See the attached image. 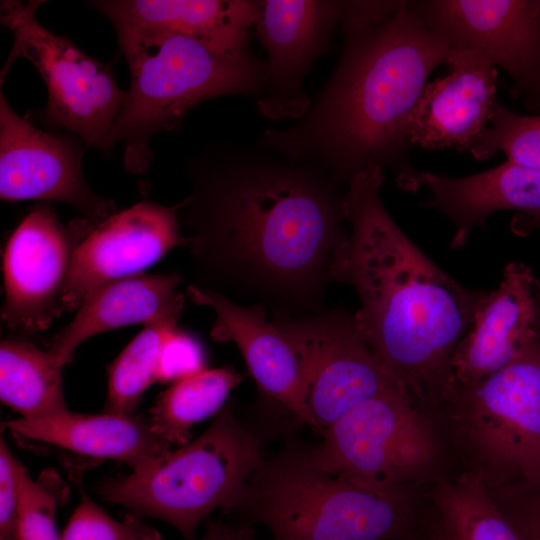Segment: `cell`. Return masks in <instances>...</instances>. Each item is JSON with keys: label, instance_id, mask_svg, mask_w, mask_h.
Here are the masks:
<instances>
[{"label": "cell", "instance_id": "cell-8", "mask_svg": "<svg viewBox=\"0 0 540 540\" xmlns=\"http://www.w3.org/2000/svg\"><path fill=\"white\" fill-rule=\"evenodd\" d=\"M321 435L320 443L309 448L315 464L354 483L393 490L439 477L437 431L402 390L359 403Z\"/></svg>", "mask_w": 540, "mask_h": 540}, {"label": "cell", "instance_id": "cell-30", "mask_svg": "<svg viewBox=\"0 0 540 540\" xmlns=\"http://www.w3.org/2000/svg\"><path fill=\"white\" fill-rule=\"evenodd\" d=\"M520 540H540V478L488 485Z\"/></svg>", "mask_w": 540, "mask_h": 540}, {"label": "cell", "instance_id": "cell-12", "mask_svg": "<svg viewBox=\"0 0 540 540\" xmlns=\"http://www.w3.org/2000/svg\"><path fill=\"white\" fill-rule=\"evenodd\" d=\"M73 134L46 132L19 116L0 89V197L56 201L100 224L116 212L95 193L82 171L84 147Z\"/></svg>", "mask_w": 540, "mask_h": 540}, {"label": "cell", "instance_id": "cell-27", "mask_svg": "<svg viewBox=\"0 0 540 540\" xmlns=\"http://www.w3.org/2000/svg\"><path fill=\"white\" fill-rule=\"evenodd\" d=\"M19 540H61L55 523L57 508L69 498L70 488L52 468L33 479L17 460Z\"/></svg>", "mask_w": 540, "mask_h": 540}, {"label": "cell", "instance_id": "cell-36", "mask_svg": "<svg viewBox=\"0 0 540 540\" xmlns=\"http://www.w3.org/2000/svg\"><path fill=\"white\" fill-rule=\"evenodd\" d=\"M401 540H419V539L417 538V534H416L414 536H411V537H408V538H405V539H401ZM427 540H429L428 535H427Z\"/></svg>", "mask_w": 540, "mask_h": 540}, {"label": "cell", "instance_id": "cell-37", "mask_svg": "<svg viewBox=\"0 0 540 540\" xmlns=\"http://www.w3.org/2000/svg\"><path fill=\"white\" fill-rule=\"evenodd\" d=\"M535 215H540V213H537V214H535Z\"/></svg>", "mask_w": 540, "mask_h": 540}, {"label": "cell", "instance_id": "cell-15", "mask_svg": "<svg viewBox=\"0 0 540 540\" xmlns=\"http://www.w3.org/2000/svg\"><path fill=\"white\" fill-rule=\"evenodd\" d=\"M254 27L267 52V82L257 99L271 120L301 118L311 106L304 78L328 51L342 1H255Z\"/></svg>", "mask_w": 540, "mask_h": 540}, {"label": "cell", "instance_id": "cell-11", "mask_svg": "<svg viewBox=\"0 0 540 540\" xmlns=\"http://www.w3.org/2000/svg\"><path fill=\"white\" fill-rule=\"evenodd\" d=\"M451 49L474 52L512 78V93L540 109V0L409 2Z\"/></svg>", "mask_w": 540, "mask_h": 540}, {"label": "cell", "instance_id": "cell-31", "mask_svg": "<svg viewBox=\"0 0 540 540\" xmlns=\"http://www.w3.org/2000/svg\"><path fill=\"white\" fill-rule=\"evenodd\" d=\"M204 369L206 357L202 345L191 334L177 328L162 349L158 382L172 384Z\"/></svg>", "mask_w": 540, "mask_h": 540}, {"label": "cell", "instance_id": "cell-20", "mask_svg": "<svg viewBox=\"0 0 540 540\" xmlns=\"http://www.w3.org/2000/svg\"><path fill=\"white\" fill-rule=\"evenodd\" d=\"M396 180L403 189L415 191L422 188L431 195L423 206L439 210L454 222V248L464 246L470 231L477 226L484 227L494 212L540 213V170L510 161L463 178H450L407 167L397 173Z\"/></svg>", "mask_w": 540, "mask_h": 540}, {"label": "cell", "instance_id": "cell-1", "mask_svg": "<svg viewBox=\"0 0 540 540\" xmlns=\"http://www.w3.org/2000/svg\"><path fill=\"white\" fill-rule=\"evenodd\" d=\"M198 287L250 298L271 313L323 311L333 255L344 241L345 191L319 165L260 144L199 149L185 164Z\"/></svg>", "mask_w": 540, "mask_h": 540}, {"label": "cell", "instance_id": "cell-33", "mask_svg": "<svg viewBox=\"0 0 540 540\" xmlns=\"http://www.w3.org/2000/svg\"><path fill=\"white\" fill-rule=\"evenodd\" d=\"M198 540H258L250 525H235L208 520L203 536Z\"/></svg>", "mask_w": 540, "mask_h": 540}, {"label": "cell", "instance_id": "cell-6", "mask_svg": "<svg viewBox=\"0 0 540 540\" xmlns=\"http://www.w3.org/2000/svg\"><path fill=\"white\" fill-rule=\"evenodd\" d=\"M264 458L261 439L226 404L196 439L129 475L103 481L98 490L104 500L164 521L195 540L214 511L239 509Z\"/></svg>", "mask_w": 540, "mask_h": 540}, {"label": "cell", "instance_id": "cell-16", "mask_svg": "<svg viewBox=\"0 0 540 540\" xmlns=\"http://www.w3.org/2000/svg\"><path fill=\"white\" fill-rule=\"evenodd\" d=\"M539 336L540 281L527 265L509 263L499 286L484 292L453 354L449 392L510 364Z\"/></svg>", "mask_w": 540, "mask_h": 540}, {"label": "cell", "instance_id": "cell-19", "mask_svg": "<svg viewBox=\"0 0 540 540\" xmlns=\"http://www.w3.org/2000/svg\"><path fill=\"white\" fill-rule=\"evenodd\" d=\"M90 4L113 25L120 49L168 35L196 39L231 56L250 52L255 1L98 0Z\"/></svg>", "mask_w": 540, "mask_h": 540}, {"label": "cell", "instance_id": "cell-35", "mask_svg": "<svg viewBox=\"0 0 540 540\" xmlns=\"http://www.w3.org/2000/svg\"><path fill=\"white\" fill-rule=\"evenodd\" d=\"M427 535L429 540H453L438 520L429 526Z\"/></svg>", "mask_w": 540, "mask_h": 540}, {"label": "cell", "instance_id": "cell-5", "mask_svg": "<svg viewBox=\"0 0 540 540\" xmlns=\"http://www.w3.org/2000/svg\"><path fill=\"white\" fill-rule=\"evenodd\" d=\"M120 50L130 85L102 152L122 144L130 173L148 170L154 158L151 138L178 129L196 105L224 95L258 99L267 82L265 61L251 52L231 56L186 36L147 39Z\"/></svg>", "mask_w": 540, "mask_h": 540}, {"label": "cell", "instance_id": "cell-2", "mask_svg": "<svg viewBox=\"0 0 540 540\" xmlns=\"http://www.w3.org/2000/svg\"><path fill=\"white\" fill-rule=\"evenodd\" d=\"M383 169L370 166L347 185L350 226L330 264V282L354 288L355 325L378 360L425 413L450 388L451 360L484 294L431 261L400 229L380 198Z\"/></svg>", "mask_w": 540, "mask_h": 540}, {"label": "cell", "instance_id": "cell-29", "mask_svg": "<svg viewBox=\"0 0 540 540\" xmlns=\"http://www.w3.org/2000/svg\"><path fill=\"white\" fill-rule=\"evenodd\" d=\"M72 479L80 493V502L70 517L61 540H163L158 530L130 512L118 521L108 515L86 494L81 477Z\"/></svg>", "mask_w": 540, "mask_h": 540}, {"label": "cell", "instance_id": "cell-24", "mask_svg": "<svg viewBox=\"0 0 540 540\" xmlns=\"http://www.w3.org/2000/svg\"><path fill=\"white\" fill-rule=\"evenodd\" d=\"M430 498L437 520L453 540H520L480 472L466 469L452 477L439 476Z\"/></svg>", "mask_w": 540, "mask_h": 540}, {"label": "cell", "instance_id": "cell-34", "mask_svg": "<svg viewBox=\"0 0 540 540\" xmlns=\"http://www.w3.org/2000/svg\"><path fill=\"white\" fill-rule=\"evenodd\" d=\"M513 228L520 233L540 229V215L519 214L513 222Z\"/></svg>", "mask_w": 540, "mask_h": 540}, {"label": "cell", "instance_id": "cell-26", "mask_svg": "<svg viewBox=\"0 0 540 540\" xmlns=\"http://www.w3.org/2000/svg\"><path fill=\"white\" fill-rule=\"evenodd\" d=\"M179 319L144 325L107 368V397L103 412L132 414L143 393L158 382L162 349Z\"/></svg>", "mask_w": 540, "mask_h": 540}, {"label": "cell", "instance_id": "cell-13", "mask_svg": "<svg viewBox=\"0 0 540 540\" xmlns=\"http://www.w3.org/2000/svg\"><path fill=\"white\" fill-rule=\"evenodd\" d=\"M95 224L64 225L52 208L32 210L14 230L3 254L1 320L23 335L47 329L61 315V293L73 254Z\"/></svg>", "mask_w": 540, "mask_h": 540}, {"label": "cell", "instance_id": "cell-7", "mask_svg": "<svg viewBox=\"0 0 540 540\" xmlns=\"http://www.w3.org/2000/svg\"><path fill=\"white\" fill-rule=\"evenodd\" d=\"M439 410L488 485L540 478V336L513 362L452 389Z\"/></svg>", "mask_w": 540, "mask_h": 540}, {"label": "cell", "instance_id": "cell-28", "mask_svg": "<svg viewBox=\"0 0 540 540\" xmlns=\"http://www.w3.org/2000/svg\"><path fill=\"white\" fill-rule=\"evenodd\" d=\"M470 152L479 160L503 152L507 161L540 170V116L518 115L498 104L489 128Z\"/></svg>", "mask_w": 540, "mask_h": 540}, {"label": "cell", "instance_id": "cell-9", "mask_svg": "<svg viewBox=\"0 0 540 540\" xmlns=\"http://www.w3.org/2000/svg\"><path fill=\"white\" fill-rule=\"evenodd\" d=\"M43 1L1 2L0 20L14 36L1 82L19 57L31 62L45 82L48 100L44 121L78 137L87 147L103 150L123 107L126 91L116 83L113 62H101L69 38L55 34L36 18Z\"/></svg>", "mask_w": 540, "mask_h": 540}, {"label": "cell", "instance_id": "cell-23", "mask_svg": "<svg viewBox=\"0 0 540 540\" xmlns=\"http://www.w3.org/2000/svg\"><path fill=\"white\" fill-rule=\"evenodd\" d=\"M62 367L49 353L20 337L0 345V399L21 415L36 418L68 409Z\"/></svg>", "mask_w": 540, "mask_h": 540}, {"label": "cell", "instance_id": "cell-4", "mask_svg": "<svg viewBox=\"0 0 540 540\" xmlns=\"http://www.w3.org/2000/svg\"><path fill=\"white\" fill-rule=\"evenodd\" d=\"M271 540H401L420 525L413 487L379 490L320 468L309 448L264 458L238 509Z\"/></svg>", "mask_w": 540, "mask_h": 540}, {"label": "cell", "instance_id": "cell-17", "mask_svg": "<svg viewBox=\"0 0 540 540\" xmlns=\"http://www.w3.org/2000/svg\"><path fill=\"white\" fill-rule=\"evenodd\" d=\"M448 73L426 84L408 121L411 145L464 152L489 128L496 102L497 70L482 56L449 49Z\"/></svg>", "mask_w": 540, "mask_h": 540}, {"label": "cell", "instance_id": "cell-22", "mask_svg": "<svg viewBox=\"0 0 540 540\" xmlns=\"http://www.w3.org/2000/svg\"><path fill=\"white\" fill-rule=\"evenodd\" d=\"M181 282L177 272L142 273L99 286L53 337L49 353L65 367L76 349L95 335L134 324L179 319L184 305V296L177 292Z\"/></svg>", "mask_w": 540, "mask_h": 540}, {"label": "cell", "instance_id": "cell-18", "mask_svg": "<svg viewBox=\"0 0 540 540\" xmlns=\"http://www.w3.org/2000/svg\"><path fill=\"white\" fill-rule=\"evenodd\" d=\"M186 293L193 303L214 312L211 338L237 346L259 391L312 429L299 358L285 334L268 320V309L258 303L242 305L193 284Z\"/></svg>", "mask_w": 540, "mask_h": 540}, {"label": "cell", "instance_id": "cell-10", "mask_svg": "<svg viewBox=\"0 0 540 540\" xmlns=\"http://www.w3.org/2000/svg\"><path fill=\"white\" fill-rule=\"evenodd\" d=\"M271 320L297 353L312 429L317 433L369 398L404 391L365 342L347 310L338 307L305 315L275 312Z\"/></svg>", "mask_w": 540, "mask_h": 540}, {"label": "cell", "instance_id": "cell-14", "mask_svg": "<svg viewBox=\"0 0 540 540\" xmlns=\"http://www.w3.org/2000/svg\"><path fill=\"white\" fill-rule=\"evenodd\" d=\"M179 204L140 201L115 212L77 246L61 293L60 312L77 310L99 286L142 272L177 246L188 245L178 218Z\"/></svg>", "mask_w": 540, "mask_h": 540}, {"label": "cell", "instance_id": "cell-3", "mask_svg": "<svg viewBox=\"0 0 540 540\" xmlns=\"http://www.w3.org/2000/svg\"><path fill=\"white\" fill-rule=\"evenodd\" d=\"M341 27L344 51L318 99L294 126L267 129L258 144L309 159L347 186L370 166L407 168L410 115L450 46L407 1L376 23Z\"/></svg>", "mask_w": 540, "mask_h": 540}, {"label": "cell", "instance_id": "cell-25", "mask_svg": "<svg viewBox=\"0 0 540 540\" xmlns=\"http://www.w3.org/2000/svg\"><path fill=\"white\" fill-rule=\"evenodd\" d=\"M243 380L233 366L204 369L172 383L149 411L155 431L172 446L191 440V428L226 405L231 391Z\"/></svg>", "mask_w": 540, "mask_h": 540}, {"label": "cell", "instance_id": "cell-32", "mask_svg": "<svg viewBox=\"0 0 540 540\" xmlns=\"http://www.w3.org/2000/svg\"><path fill=\"white\" fill-rule=\"evenodd\" d=\"M17 459L0 440V540H19V488Z\"/></svg>", "mask_w": 540, "mask_h": 540}, {"label": "cell", "instance_id": "cell-21", "mask_svg": "<svg viewBox=\"0 0 540 540\" xmlns=\"http://www.w3.org/2000/svg\"><path fill=\"white\" fill-rule=\"evenodd\" d=\"M17 437L96 459H112L135 470L171 449L149 417L133 414H81L69 409L2 423Z\"/></svg>", "mask_w": 540, "mask_h": 540}]
</instances>
